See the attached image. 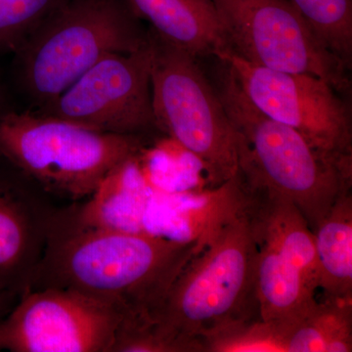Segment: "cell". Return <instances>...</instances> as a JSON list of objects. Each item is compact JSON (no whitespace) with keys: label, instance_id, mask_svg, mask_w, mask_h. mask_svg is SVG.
Here are the masks:
<instances>
[{"label":"cell","instance_id":"6da1fadb","mask_svg":"<svg viewBox=\"0 0 352 352\" xmlns=\"http://www.w3.org/2000/svg\"><path fill=\"white\" fill-rule=\"evenodd\" d=\"M201 245V235L184 241L87 226L71 208L58 210L27 291L73 289L113 305L126 320L146 321Z\"/></svg>","mask_w":352,"mask_h":352},{"label":"cell","instance_id":"7a4b0ae2","mask_svg":"<svg viewBox=\"0 0 352 352\" xmlns=\"http://www.w3.org/2000/svg\"><path fill=\"white\" fill-rule=\"evenodd\" d=\"M221 200L222 208L201 234V249L143 321L168 352H205L204 340L210 336L261 319L258 242L233 179L221 185Z\"/></svg>","mask_w":352,"mask_h":352},{"label":"cell","instance_id":"3957f363","mask_svg":"<svg viewBox=\"0 0 352 352\" xmlns=\"http://www.w3.org/2000/svg\"><path fill=\"white\" fill-rule=\"evenodd\" d=\"M219 95L239 138L238 175L293 201L314 232L340 197L351 192L352 154L319 149L266 117L227 69Z\"/></svg>","mask_w":352,"mask_h":352},{"label":"cell","instance_id":"277c9868","mask_svg":"<svg viewBox=\"0 0 352 352\" xmlns=\"http://www.w3.org/2000/svg\"><path fill=\"white\" fill-rule=\"evenodd\" d=\"M141 149L138 136L94 131L36 112L0 113V156L44 193L65 200L89 199Z\"/></svg>","mask_w":352,"mask_h":352},{"label":"cell","instance_id":"5b68a950","mask_svg":"<svg viewBox=\"0 0 352 352\" xmlns=\"http://www.w3.org/2000/svg\"><path fill=\"white\" fill-rule=\"evenodd\" d=\"M134 16L127 0H66L18 50L27 91L46 105L107 55L140 50Z\"/></svg>","mask_w":352,"mask_h":352},{"label":"cell","instance_id":"8992f818","mask_svg":"<svg viewBox=\"0 0 352 352\" xmlns=\"http://www.w3.org/2000/svg\"><path fill=\"white\" fill-rule=\"evenodd\" d=\"M151 91L157 129L200 162L208 179L222 185L239 171V138L219 92L197 58L149 34Z\"/></svg>","mask_w":352,"mask_h":352},{"label":"cell","instance_id":"52a82bcc","mask_svg":"<svg viewBox=\"0 0 352 352\" xmlns=\"http://www.w3.org/2000/svg\"><path fill=\"white\" fill-rule=\"evenodd\" d=\"M231 52L256 66L322 78L340 92L347 65L287 0H212Z\"/></svg>","mask_w":352,"mask_h":352},{"label":"cell","instance_id":"ba28073f","mask_svg":"<svg viewBox=\"0 0 352 352\" xmlns=\"http://www.w3.org/2000/svg\"><path fill=\"white\" fill-rule=\"evenodd\" d=\"M124 318L113 305L73 289L27 291L0 320V351L112 352Z\"/></svg>","mask_w":352,"mask_h":352},{"label":"cell","instance_id":"9c48e42d","mask_svg":"<svg viewBox=\"0 0 352 352\" xmlns=\"http://www.w3.org/2000/svg\"><path fill=\"white\" fill-rule=\"evenodd\" d=\"M152 45L97 62L38 113L109 133L135 135L156 126L151 91Z\"/></svg>","mask_w":352,"mask_h":352},{"label":"cell","instance_id":"30bf717a","mask_svg":"<svg viewBox=\"0 0 352 352\" xmlns=\"http://www.w3.org/2000/svg\"><path fill=\"white\" fill-rule=\"evenodd\" d=\"M219 60L266 117L300 132L319 149L352 154L351 116L330 83L305 74L256 66L230 50Z\"/></svg>","mask_w":352,"mask_h":352},{"label":"cell","instance_id":"8fae6325","mask_svg":"<svg viewBox=\"0 0 352 352\" xmlns=\"http://www.w3.org/2000/svg\"><path fill=\"white\" fill-rule=\"evenodd\" d=\"M32 184L18 170H0V293L18 298L43 258L58 212Z\"/></svg>","mask_w":352,"mask_h":352},{"label":"cell","instance_id":"7c38bea8","mask_svg":"<svg viewBox=\"0 0 352 352\" xmlns=\"http://www.w3.org/2000/svg\"><path fill=\"white\" fill-rule=\"evenodd\" d=\"M235 195L251 224L258 244L283 254L302 271L314 291L319 289L314 233L298 207L270 188L234 178Z\"/></svg>","mask_w":352,"mask_h":352},{"label":"cell","instance_id":"4fadbf2b","mask_svg":"<svg viewBox=\"0 0 352 352\" xmlns=\"http://www.w3.org/2000/svg\"><path fill=\"white\" fill-rule=\"evenodd\" d=\"M135 15L151 24L164 43L196 58L219 59L230 50L228 38L212 0H127Z\"/></svg>","mask_w":352,"mask_h":352},{"label":"cell","instance_id":"5bb4252c","mask_svg":"<svg viewBox=\"0 0 352 352\" xmlns=\"http://www.w3.org/2000/svg\"><path fill=\"white\" fill-rule=\"evenodd\" d=\"M258 245L259 315L263 321L291 329L316 303V291L289 258L268 245Z\"/></svg>","mask_w":352,"mask_h":352},{"label":"cell","instance_id":"9a60e30c","mask_svg":"<svg viewBox=\"0 0 352 352\" xmlns=\"http://www.w3.org/2000/svg\"><path fill=\"white\" fill-rule=\"evenodd\" d=\"M324 298L352 300V193L340 197L314 231Z\"/></svg>","mask_w":352,"mask_h":352},{"label":"cell","instance_id":"2e32d148","mask_svg":"<svg viewBox=\"0 0 352 352\" xmlns=\"http://www.w3.org/2000/svg\"><path fill=\"white\" fill-rule=\"evenodd\" d=\"M352 300H317L289 329L287 352L352 351Z\"/></svg>","mask_w":352,"mask_h":352},{"label":"cell","instance_id":"e0dca14e","mask_svg":"<svg viewBox=\"0 0 352 352\" xmlns=\"http://www.w3.org/2000/svg\"><path fill=\"white\" fill-rule=\"evenodd\" d=\"M346 65L352 54V0H287Z\"/></svg>","mask_w":352,"mask_h":352},{"label":"cell","instance_id":"ac0fdd59","mask_svg":"<svg viewBox=\"0 0 352 352\" xmlns=\"http://www.w3.org/2000/svg\"><path fill=\"white\" fill-rule=\"evenodd\" d=\"M289 328L256 319L238 324L204 340L205 352H287Z\"/></svg>","mask_w":352,"mask_h":352},{"label":"cell","instance_id":"d6986e66","mask_svg":"<svg viewBox=\"0 0 352 352\" xmlns=\"http://www.w3.org/2000/svg\"><path fill=\"white\" fill-rule=\"evenodd\" d=\"M66 0H0V52L18 50Z\"/></svg>","mask_w":352,"mask_h":352},{"label":"cell","instance_id":"ffe728a7","mask_svg":"<svg viewBox=\"0 0 352 352\" xmlns=\"http://www.w3.org/2000/svg\"><path fill=\"white\" fill-rule=\"evenodd\" d=\"M17 300L18 298L16 296L9 295V294L0 293V320L10 311L11 308L17 302Z\"/></svg>","mask_w":352,"mask_h":352},{"label":"cell","instance_id":"44dd1931","mask_svg":"<svg viewBox=\"0 0 352 352\" xmlns=\"http://www.w3.org/2000/svg\"><path fill=\"white\" fill-rule=\"evenodd\" d=\"M1 104H2V95H1V92H0V113H1Z\"/></svg>","mask_w":352,"mask_h":352}]
</instances>
